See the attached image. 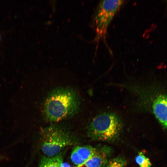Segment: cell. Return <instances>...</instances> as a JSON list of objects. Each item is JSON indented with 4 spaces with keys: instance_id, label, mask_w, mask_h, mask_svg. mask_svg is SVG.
I'll use <instances>...</instances> for the list:
<instances>
[{
    "instance_id": "2",
    "label": "cell",
    "mask_w": 167,
    "mask_h": 167,
    "mask_svg": "<svg viewBox=\"0 0 167 167\" xmlns=\"http://www.w3.org/2000/svg\"><path fill=\"white\" fill-rule=\"evenodd\" d=\"M122 126L121 119L116 114L103 113L92 119L88 126L87 134L94 140L113 141L118 137Z\"/></svg>"
},
{
    "instance_id": "14",
    "label": "cell",
    "mask_w": 167,
    "mask_h": 167,
    "mask_svg": "<svg viewBox=\"0 0 167 167\" xmlns=\"http://www.w3.org/2000/svg\"><path fill=\"white\" fill-rule=\"evenodd\" d=\"M77 167V166H76V167Z\"/></svg>"
},
{
    "instance_id": "5",
    "label": "cell",
    "mask_w": 167,
    "mask_h": 167,
    "mask_svg": "<svg viewBox=\"0 0 167 167\" xmlns=\"http://www.w3.org/2000/svg\"><path fill=\"white\" fill-rule=\"evenodd\" d=\"M111 149L107 146L97 149L94 154L83 164L77 167H103L108 163Z\"/></svg>"
},
{
    "instance_id": "8",
    "label": "cell",
    "mask_w": 167,
    "mask_h": 167,
    "mask_svg": "<svg viewBox=\"0 0 167 167\" xmlns=\"http://www.w3.org/2000/svg\"><path fill=\"white\" fill-rule=\"evenodd\" d=\"M62 161V156L59 154L52 157L44 156L41 159L39 167H60Z\"/></svg>"
},
{
    "instance_id": "3",
    "label": "cell",
    "mask_w": 167,
    "mask_h": 167,
    "mask_svg": "<svg viewBox=\"0 0 167 167\" xmlns=\"http://www.w3.org/2000/svg\"><path fill=\"white\" fill-rule=\"evenodd\" d=\"M41 148L48 157L58 154L66 147L72 145L74 141L70 135L62 128L51 126L41 131Z\"/></svg>"
},
{
    "instance_id": "9",
    "label": "cell",
    "mask_w": 167,
    "mask_h": 167,
    "mask_svg": "<svg viewBox=\"0 0 167 167\" xmlns=\"http://www.w3.org/2000/svg\"><path fill=\"white\" fill-rule=\"evenodd\" d=\"M127 163L123 156H119L109 160L107 167H125Z\"/></svg>"
},
{
    "instance_id": "1",
    "label": "cell",
    "mask_w": 167,
    "mask_h": 167,
    "mask_svg": "<svg viewBox=\"0 0 167 167\" xmlns=\"http://www.w3.org/2000/svg\"><path fill=\"white\" fill-rule=\"evenodd\" d=\"M79 107V99L73 90L59 88L48 95L45 102L44 114L47 120L57 122L73 116Z\"/></svg>"
},
{
    "instance_id": "4",
    "label": "cell",
    "mask_w": 167,
    "mask_h": 167,
    "mask_svg": "<svg viewBox=\"0 0 167 167\" xmlns=\"http://www.w3.org/2000/svg\"><path fill=\"white\" fill-rule=\"evenodd\" d=\"M123 0L101 1L96 9L94 17L96 32V40H103L106 43L108 27L116 14L124 3Z\"/></svg>"
},
{
    "instance_id": "13",
    "label": "cell",
    "mask_w": 167,
    "mask_h": 167,
    "mask_svg": "<svg viewBox=\"0 0 167 167\" xmlns=\"http://www.w3.org/2000/svg\"><path fill=\"white\" fill-rule=\"evenodd\" d=\"M1 39V34H0V41Z\"/></svg>"
},
{
    "instance_id": "11",
    "label": "cell",
    "mask_w": 167,
    "mask_h": 167,
    "mask_svg": "<svg viewBox=\"0 0 167 167\" xmlns=\"http://www.w3.org/2000/svg\"><path fill=\"white\" fill-rule=\"evenodd\" d=\"M60 167H72L67 163H64L62 161L61 163Z\"/></svg>"
},
{
    "instance_id": "7",
    "label": "cell",
    "mask_w": 167,
    "mask_h": 167,
    "mask_svg": "<svg viewBox=\"0 0 167 167\" xmlns=\"http://www.w3.org/2000/svg\"><path fill=\"white\" fill-rule=\"evenodd\" d=\"M152 108L156 118L167 129V96L161 95L156 97L153 101Z\"/></svg>"
},
{
    "instance_id": "6",
    "label": "cell",
    "mask_w": 167,
    "mask_h": 167,
    "mask_svg": "<svg viewBox=\"0 0 167 167\" xmlns=\"http://www.w3.org/2000/svg\"><path fill=\"white\" fill-rule=\"evenodd\" d=\"M96 150L97 148L90 145L76 146L72 150L71 160L77 166H79L91 158Z\"/></svg>"
},
{
    "instance_id": "12",
    "label": "cell",
    "mask_w": 167,
    "mask_h": 167,
    "mask_svg": "<svg viewBox=\"0 0 167 167\" xmlns=\"http://www.w3.org/2000/svg\"><path fill=\"white\" fill-rule=\"evenodd\" d=\"M3 158V157L2 156L0 155V161L2 160Z\"/></svg>"
},
{
    "instance_id": "10",
    "label": "cell",
    "mask_w": 167,
    "mask_h": 167,
    "mask_svg": "<svg viewBox=\"0 0 167 167\" xmlns=\"http://www.w3.org/2000/svg\"><path fill=\"white\" fill-rule=\"evenodd\" d=\"M135 161L140 167H151L152 166L149 159L142 152H139L135 158Z\"/></svg>"
}]
</instances>
